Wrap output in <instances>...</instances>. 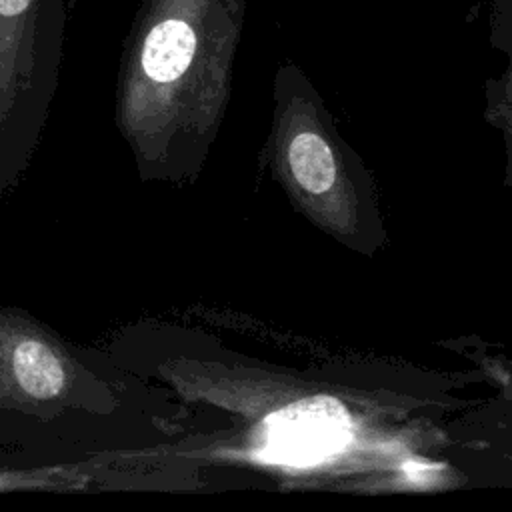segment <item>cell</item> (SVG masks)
Returning <instances> with one entry per match:
<instances>
[{"label":"cell","instance_id":"1","mask_svg":"<svg viewBox=\"0 0 512 512\" xmlns=\"http://www.w3.org/2000/svg\"><path fill=\"white\" fill-rule=\"evenodd\" d=\"M66 0H0V98L34 88L60 56Z\"/></svg>","mask_w":512,"mask_h":512},{"label":"cell","instance_id":"2","mask_svg":"<svg viewBox=\"0 0 512 512\" xmlns=\"http://www.w3.org/2000/svg\"><path fill=\"white\" fill-rule=\"evenodd\" d=\"M16 384L38 400L56 396L64 388L62 360L40 340H22L10 354Z\"/></svg>","mask_w":512,"mask_h":512},{"label":"cell","instance_id":"3","mask_svg":"<svg viewBox=\"0 0 512 512\" xmlns=\"http://www.w3.org/2000/svg\"><path fill=\"white\" fill-rule=\"evenodd\" d=\"M288 160L298 184L310 192H324L332 186L336 164L328 144L314 132H300L288 148Z\"/></svg>","mask_w":512,"mask_h":512}]
</instances>
